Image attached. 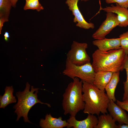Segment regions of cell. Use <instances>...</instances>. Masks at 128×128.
Returning <instances> with one entry per match:
<instances>
[{
    "label": "cell",
    "instance_id": "cell-1",
    "mask_svg": "<svg viewBox=\"0 0 128 128\" xmlns=\"http://www.w3.org/2000/svg\"><path fill=\"white\" fill-rule=\"evenodd\" d=\"M82 92L85 105V114L99 115L108 113L107 107L110 100L105 90H101L93 84L82 81Z\"/></svg>",
    "mask_w": 128,
    "mask_h": 128
},
{
    "label": "cell",
    "instance_id": "cell-2",
    "mask_svg": "<svg viewBox=\"0 0 128 128\" xmlns=\"http://www.w3.org/2000/svg\"><path fill=\"white\" fill-rule=\"evenodd\" d=\"M125 56V51L121 48L106 51L97 49L92 55L91 64L96 72L100 71L120 72L124 70Z\"/></svg>",
    "mask_w": 128,
    "mask_h": 128
},
{
    "label": "cell",
    "instance_id": "cell-3",
    "mask_svg": "<svg viewBox=\"0 0 128 128\" xmlns=\"http://www.w3.org/2000/svg\"><path fill=\"white\" fill-rule=\"evenodd\" d=\"M66 88L63 95L62 105L65 115L75 117L81 110H83L85 103L82 92V81L75 78Z\"/></svg>",
    "mask_w": 128,
    "mask_h": 128
},
{
    "label": "cell",
    "instance_id": "cell-4",
    "mask_svg": "<svg viewBox=\"0 0 128 128\" xmlns=\"http://www.w3.org/2000/svg\"><path fill=\"white\" fill-rule=\"evenodd\" d=\"M30 85L27 82L23 91H19L16 93L18 101L13 108L15 109V112L17 116L16 121H18L22 117L25 122L31 123L28 119V113L32 107L37 103L44 104L49 107H51L50 104L43 102L38 99L37 94L39 88H34L33 86H32L30 91Z\"/></svg>",
    "mask_w": 128,
    "mask_h": 128
},
{
    "label": "cell",
    "instance_id": "cell-5",
    "mask_svg": "<svg viewBox=\"0 0 128 128\" xmlns=\"http://www.w3.org/2000/svg\"><path fill=\"white\" fill-rule=\"evenodd\" d=\"M96 72L90 62L78 65L73 64L66 59L64 75L72 79L78 78L83 81L93 84Z\"/></svg>",
    "mask_w": 128,
    "mask_h": 128
},
{
    "label": "cell",
    "instance_id": "cell-6",
    "mask_svg": "<svg viewBox=\"0 0 128 128\" xmlns=\"http://www.w3.org/2000/svg\"><path fill=\"white\" fill-rule=\"evenodd\" d=\"M87 47L86 43L73 41L70 49L66 54V59L72 64L78 65L90 62V58L86 51Z\"/></svg>",
    "mask_w": 128,
    "mask_h": 128
},
{
    "label": "cell",
    "instance_id": "cell-7",
    "mask_svg": "<svg viewBox=\"0 0 128 128\" xmlns=\"http://www.w3.org/2000/svg\"><path fill=\"white\" fill-rule=\"evenodd\" d=\"M106 15L105 19L92 34V37L94 39H100L105 38L113 29L118 26L119 22L117 14L112 12H107Z\"/></svg>",
    "mask_w": 128,
    "mask_h": 128
},
{
    "label": "cell",
    "instance_id": "cell-8",
    "mask_svg": "<svg viewBox=\"0 0 128 128\" xmlns=\"http://www.w3.org/2000/svg\"><path fill=\"white\" fill-rule=\"evenodd\" d=\"M79 0H66L65 2L69 9L72 12L73 15L74 16L73 22L77 23L76 26L80 28L86 29H93L95 27L94 24L86 21L79 10L78 6Z\"/></svg>",
    "mask_w": 128,
    "mask_h": 128
},
{
    "label": "cell",
    "instance_id": "cell-9",
    "mask_svg": "<svg viewBox=\"0 0 128 128\" xmlns=\"http://www.w3.org/2000/svg\"><path fill=\"white\" fill-rule=\"evenodd\" d=\"M98 118L94 114H88L85 119L78 120L75 117L70 116L67 120V128H95L98 123Z\"/></svg>",
    "mask_w": 128,
    "mask_h": 128
},
{
    "label": "cell",
    "instance_id": "cell-10",
    "mask_svg": "<svg viewBox=\"0 0 128 128\" xmlns=\"http://www.w3.org/2000/svg\"><path fill=\"white\" fill-rule=\"evenodd\" d=\"M107 110L113 119L119 124H128V115L112 100H110Z\"/></svg>",
    "mask_w": 128,
    "mask_h": 128
},
{
    "label": "cell",
    "instance_id": "cell-11",
    "mask_svg": "<svg viewBox=\"0 0 128 128\" xmlns=\"http://www.w3.org/2000/svg\"><path fill=\"white\" fill-rule=\"evenodd\" d=\"M101 9L106 12H111L117 14L119 26L125 27L128 26V8L122 7L116 4L115 5L112 4L110 6H106Z\"/></svg>",
    "mask_w": 128,
    "mask_h": 128
},
{
    "label": "cell",
    "instance_id": "cell-12",
    "mask_svg": "<svg viewBox=\"0 0 128 128\" xmlns=\"http://www.w3.org/2000/svg\"><path fill=\"white\" fill-rule=\"evenodd\" d=\"M92 44L96 46L99 50L103 51L121 48L119 37L112 38H105L101 39H95L93 41Z\"/></svg>",
    "mask_w": 128,
    "mask_h": 128
},
{
    "label": "cell",
    "instance_id": "cell-13",
    "mask_svg": "<svg viewBox=\"0 0 128 128\" xmlns=\"http://www.w3.org/2000/svg\"><path fill=\"white\" fill-rule=\"evenodd\" d=\"M39 123L42 128H63L67 127L68 124L67 120H63L61 117L55 118L50 114H47L45 119H41Z\"/></svg>",
    "mask_w": 128,
    "mask_h": 128
},
{
    "label": "cell",
    "instance_id": "cell-14",
    "mask_svg": "<svg viewBox=\"0 0 128 128\" xmlns=\"http://www.w3.org/2000/svg\"><path fill=\"white\" fill-rule=\"evenodd\" d=\"M113 73L105 71L96 72L93 84L100 89L105 90L112 78Z\"/></svg>",
    "mask_w": 128,
    "mask_h": 128
},
{
    "label": "cell",
    "instance_id": "cell-15",
    "mask_svg": "<svg viewBox=\"0 0 128 128\" xmlns=\"http://www.w3.org/2000/svg\"><path fill=\"white\" fill-rule=\"evenodd\" d=\"M119 72L113 73L112 78L105 89L109 100H112L114 102L116 101L115 96V92L120 80Z\"/></svg>",
    "mask_w": 128,
    "mask_h": 128
},
{
    "label": "cell",
    "instance_id": "cell-16",
    "mask_svg": "<svg viewBox=\"0 0 128 128\" xmlns=\"http://www.w3.org/2000/svg\"><path fill=\"white\" fill-rule=\"evenodd\" d=\"M4 94L0 96V108H5L9 104L16 103V100L13 95L14 89L12 86L6 87Z\"/></svg>",
    "mask_w": 128,
    "mask_h": 128
},
{
    "label": "cell",
    "instance_id": "cell-17",
    "mask_svg": "<svg viewBox=\"0 0 128 128\" xmlns=\"http://www.w3.org/2000/svg\"><path fill=\"white\" fill-rule=\"evenodd\" d=\"M98 120L95 128H117L116 121L110 114H103L99 116Z\"/></svg>",
    "mask_w": 128,
    "mask_h": 128
},
{
    "label": "cell",
    "instance_id": "cell-18",
    "mask_svg": "<svg viewBox=\"0 0 128 128\" xmlns=\"http://www.w3.org/2000/svg\"><path fill=\"white\" fill-rule=\"evenodd\" d=\"M12 6L11 0H0V18L4 19L6 22L8 21Z\"/></svg>",
    "mask_w": 128,
    "mask_h": 128
},
{
    "label": "cell",
    "instance_id": "cell-19",
    "mask_svg": "<svg viewBox=\"0 0 128 128\" xmlns=\"http://www.w3.org/2000/svg\"><path fill=\"white\" fill-rule=\"evenodd\" d=\"M44 8L40 3L39 0H29L26 1L23 9L26 10L29 9L36 10L39 12Z\"/></svg>",
    "mask_w": 128,
    "mask_h": 128
},
{
    "label": "cell",
    "instance_id": "cell-20",
    "mask_svg": "<svg viewBox=\"0 0 128 128\" xmlns=\"http://www.w3.org/2000/svg\"><path fill=\"white\" fill-rule=\"evenodd\" d=\"M123 69L126 71V79L125 81L123 82L124 93L123 98V100L128 96V57L125 55L123 65Z\"/></svg>",
    "mask_w": 128,
    "mask_h": 128
},
{
    "label": "cell",
    "instance_id": "cell-21",
    "mask_svg": "<svg viewBox=\"0 0 128 128\" xmlns=\"http://www.w3.org/2000/svg\"><path fill=\"white\" fill-rule=\"evenodd\" d=\"M120 47L124 50L125 55H128V31L120 34Z\"/></svg>",
    "mask_w": 128,
    "mask_h": 128
},
{
    "label": "cell",
    "instance_id": "cell-22",
    "mask_svg": "<svg viewBox=\"0 0 128 128\" xmlns=\"http://www.w3.org/2000/svg\"><path fill=\"white\" fill-rule=\"evenodd\" d=\"M106 3H115L122 7L128 8V0H105Z\"/></svg>",
    "mask_w": 128,
    "mask_h": 128
},
{
    "label": "cell",
    "instance_id": "cell-23",
    "mask_svg": "<svg viewBox=\"0 0 128 128\" xmlns=\"http://www.w3.org/2000/svg\"><path fill=\"white\" fill-rule=\"evenodd\" d=\"M116 104L128 112V96L122 101L119 100H116Z\"/></svg>",
    "mask_w": 128,
    "mask_h": 128
},
{
    "label": "cell",
    "instance_id": "cell-24",
    "mask_svg": "<svg viewBox=\"0 0 128 128\" xmlns=\"http://www.w3.org/2000/svg\"><path fill=\"white\" fill-rule=\"evenodd\" d=\"M6 22L3 19L0 18V34H1V31L4 23Z\"/></svg>",
    "mask_w": 128,
    "mask_h": 128
},
{
    "label": "cell",
    "instance_id": "cell-25",
    "mask_svg": "<svg viewBox=\"0 0 128 128\" xmlns=\"http://www.w3.org/2000/svg\"><path fill=\"white\" fill-rule=\"evenodd\" d=\"M4 35L5 41H8L10 37L9 33L7 32H6L5 33Z\"/></svg>",
    "mask_w": 128,
    "mask_h": 128
},
{
    "label": "cell",
    "instance_id": "cell-26",
    "mask_svg": "<svg viewBox=\"0 0 128 128\" xmlns=\"http://www.w3.org/2000/svg\"><path fill=\"white\" fill-rule=\"evenodd\" d=\"M117 128H128V124H119L117 125Z\"/></svg>",
    "mask_w": 128,
    "mask_h": 128
},
{
    "label": "cell",
    "instance_id": "cell-27",
    "mask_svg": "<svg viewBox=\"0 0 128 128\" xmlns=\"http://www.w3.org/2000/svg\"><path fill=\"white\" fill-rule=\"evenodd\" d=\"M12 4V7H15L16 6V5L17 2L18 0H11Z\"/></svg>",
    "mask_w": 128,
    "mask_h": 128
},
{
    "label": "cell",
    "instance_id": "cell-28",
    "mask_svg": "<svg viewBox=\"0 0 128 128\" xmlns=\"http://www.w3.org/2000/svg\"><path fill=\"white\" fill-rule=\"evenodd\" d=\"M89 0H81V1H85V2L87 1H89Z\"/></svg>",
    "mask_w": 128,
    "mask_h": 128
},
{
    "label": "cell",
    "instance_id": "cell-29",
    "mask_svg": "<svg viewBox=\"0 0 128 128\" xmlns=\"http://www.w3.org/2000/svg\"><path fill=\"white\" fill-rule=\"evenodd\" d=\"M26 0V1H27V0Z\"/></svg>",
    "mask_w": 128,
    "mask_h": 128
},
{
    "label": "cell",
    "instance_id": "cell-30",
    "mask_svg": "<svg viewBox=\"0 0 128 128\" xmlns=\"http://www.w3.org/2000/svg\"></svg>",
    "mask_w": 128,
    "mask_h": 128
}]
</instances>
